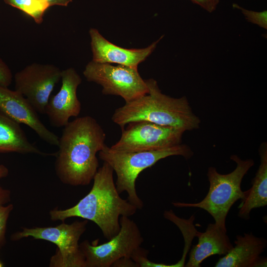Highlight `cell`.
<instances>
[{"instance_id": "6da1fadb", "label": "cell", "mask_w": 267, "mask_h": 267, "mask_svg": "<svg viewBox=\"0 0 267 267\" xmlns=\"http://www.w3.org/2000/svg\"><path fill=\"white\" fill-rule=\"evenodd\" d=\"M106 134L93 117L86 116L69 122L59 138L55 172L60 180L72 186L89 185L96 173V154L105 146Z\"/></svg>"}, {"instance_id": "603a6c76", "label": "cell", "mask_w": 267, "mask_h": 267, "mask_svg": "<svg viewBox=\"0 0 267 267\" xmlns=\"http://www.w3.org/2000/svg\"><path fill=\"white\" fill-rule=\"evenodd\" d=\"M112 267H137L136 264L130 258H121L115 261Z\"/></svg>"}, {"instance_id": "ffe728a7", "label": "cell", "mask_w": 267, "mask_h": 267, "mask_svg": "<svg viewBox=\"0 0 267 267\" xmlns=\"http://www.w3.org/2000/svg\"><path fill=\"white\" fill-rule=\"evenodd\" d=\"M12 75L10 69L0 58V86L8 87L12 82Z\"/></svg>"}, {"instance_id": "52a82bcc", "label": "cell", "mask_w": 267, "mask_h": 267, "mask_svg": "<svg viewBox=\"0 0 267 267\" xmlns=\"http://www.w3.org/2000/svg\"><path fill=\"white\" fill-rule=\"evenodd\" d=\"M83 75L88 81L100 85L103 94L120 96L125 102L148 92L145 81L140 76L137 67L92 60L86 66Z\"/></svg>"}, {"instance_id": "9a60e30c", "label": "cell", "mask_w": 267, "mask_h": 267, "mask_svg": "<svg viewBox=\"0 0 267 267\" xmlns=\"http://www.w3.org/2000/svg\"><path fill=\"white\" fill-rule=\"evenodd\" d=\"M198 243L194 246L189 253L186 267H199L203 261L214 255H225L233 247L230 239L215 223L208 225L205 232L197 235Z\"/></svg>"}, {"instance_id": "7a4b0ae2", "label": "cell", "mask_w": 267, "mask_h": 267, "mask_svg": "<svg viewBox=\"0 0 267 267\" xmlns=\"http://www.w3.org/2000/svg\"><path fill=\"white\" fill-rule=\"evenodd\" d=\"M113 172L112 167L104 162L93 178L90 191L70 208L50 211L51 219L63 222L69 218H82L96 224L107 240L115 236L120 229V218L133 216L137 209L120 196Z\"/></svg>"}, {"instance_id": "cb8c5ba5", "label": "cell", "mask_w": 267, "mask_h": 267, "mask_svg": "<svg viewBox=\"0 0 267 267\" xmlns=\"http://www.w3.org/2000/svg\"><path fill=\"white\" fill-rule=\"evenodd\" d=\"M10 200V192L0 185V206H3Z\"/></svg>"}, {"instance_id": "4fadbf2b", "label": "cell", "mask_w": 267, "mask_h": 267, "mask_svg": "<svg viewBox=\"0 0 267 267\" xmlns=\"http://www.w3.org/2000/svg\"><path fill=\"white\" fill-rule=\"evenodd\" d=\"M92 61L104 63H114L137 67L155 50L164 36L146 47L126 48L115 44L104 38L95 28L89 30Z\"/></svg>"}, {"instance_id": "484cf974", "label": "cell", "mask_w": 267, "mask_h": 267, "mask_svg": "<svg viewBox=\"0 0 267 267\" xmlns=\"http://www.w3.org/2000/svg\"><path fill=\"white\" fill-rule=\"evenodd\" d=\"M8 174V170L3 165H0V178L6 177Z\"/></svg>"}, {"instance_id": "5bb4252c", "label": "cell", "mask_w": 267, "mask_h": 267, "mask_svg": "<svg viewBox=\"0 0 267 267\" xmlns=\"http://www.w3.org/2000/svg\"><path fill=\"white\" fill-rule=\"evenodd\" d=\"M267 240L252 233L238 235L235 246L216 264V267H267L266 257H261L267 246Z\"/></svg>"}, {"instance_id": "e0dca14e", "label": "cell", "mask_w": 267, "mask_h": 267, "mask_svg": "<svg viewBox=\"0 0 267 267\" xmlns=\"http://www.w3.org/2000/svg\"><path fill=\"white\" fill-rule=\"evenodd\" d=\"M0 152L49 155L40 151L28 139L20 124L0 111Z\"/></svg>"}, {"instance_id": "7c38bea8", "label": "cell", "mask_w": 267, "mask_h": 267, "mask_svg": "<svg viewBox=\"0 0 267 267\" xmlns=\"http://www.w3.org/2000/svg\"><path fill=\"white\" fill-rule=\"evenodd\" d=\"M0 111L16 122L30 127L44 141L58 146V137L45 127L33 106L16 90L0 86Z\"/></svg>"}, {"instance_id": "d4e9b609", "label": "cell", "mask_w": 267, "mask_h": 267, "mask_svg": "<svg viewBox=\"0 0 267 267\" xmlns=\"http://www.w3.org/2000/svg\"><path fill=\"white\" fill-rule=\"evenodd\" d=\"M48 6V7L53 5H60L66 6L68 4L72 1V0H43Z\"/></svg>"}, {"instance_id": "277c9868", "label": "cell", "mask_w": 267, "mask_h": 267, "mask_svg": "<svg viewBox=\"0 0 267 267\" xmlns=\"http://www.w3.org/2000/svg\"><path fill=\"white\" fill-rule=\"evenodd\" d=\"M193 155L190 147L181 143L158 150L130 152L116 151L105 145L98 154L99 158L108 163L115 172V185L118 193L127 192L128 200L137 210L142 209L143 206L135 188L136 179L141 172L169 156H181L188 159Z\"/></svg>"}, {"instance_id": "ac0fdd59", "label": "cell", "mask_w": 267, "mask_h": 267, "mask_svg": "<svg viewBox=\"0 0 267 267\" xmlns=\"http://www.w3.org/2000/svg\"><path fill=\"white\" fill-rule=\"evenodd\" d=\"M4 2L17 8L30 16L37 24L43 21V16L49 7L43 0H3Z\"/></svg>"}, {"instance_id": "2e32d148", "label": "cell", "mask_w": 267, "mask_h": 267, "mask_svg": "<svg viewBox=\"0 0 267 267\" xmlns=\"http://www.w3.org/2000/svg\"><path fill=\"white\" fill-rule=\"evenodd\" d=\"M260 164L253 178L251 188L245 191L244 198L238 207V216L248 220L254 209L267 205V144L263 142L259 149Z\"/></svg>"}, {"instance_id": "4316f807", "label": "cell", "mask_w": 267, "mask_h": 267, "mask_svg": "<svg viewBox=\"0 0 267 267\" xmlns=\"http://www.w3.org/2000/svg\"><path fill=\"white\" fill-rule=\"evenodd\" d=\"M2 267V264L0 263V267Z\"/></svg>"}, {"instance_id": "8992f818", "label": "cell", "mask_w": 267, "mask_h": 267, "mask_svg": "<svg viewBox=\"0 0 267 267\" xmlns=\"http://www.w3.org/2000/svg\"><path fill=\"white\" fill-rule=\"evenodd\" d=\"M88 221L63 223L54 227L25 228L14 234V239L32 237L55 244L56 253L50 260L53 267H85V258L79 244V239L86 230Z\"/></svg>"}, {"instance_id": "9c48e42d", "label": "cell", "mask_w": 267, "mask_h": 267, "mask_svg": "<svg viewBox=\"0 0 267 267\" xmlns=\"http://www.w3.org/2000/svg\"><path fill=\"white\" fill-rule=\"evenodd\" d=\"M122 129L119 140L110 147L121 152L154 151L181 143L184 131L146 121L131 122Z\"/></svg>"}, {"instance_id": "30bf717a", "label": "cell", "mask_w": 267, "mask_h": 267, "mask_svg": "<svg viewBox=\"0 0 267 267\" xmlns=\"http://www.w3.org/2000/svg\"><path fill=\"white\" fill-rule=\"evenodd\" d=\"M61 71L52 64L28 65L15 74V90L22 94L37 112L45 114L50 95L61 79Z\"/></svg>"}, {"instance_id": "7402d4cb", "label": "cell", "mask_w": 267, "mask_h": 267, "mask_svg": "<svg viewBox=\"0 0 267 267\" xmlns=\"http://www.w3.org/2000/svg\"><path fill=\"white\" fill-rule=\"evenodd\" d=\"M209 13H212L217 9L221 0H189Z\"/></svg>"}, {"instance_id": "5b68a950", "label": "cell", "mask_w": 267, "mask_h": 267, "mask_svg": "<svg viewBox=\"0 0 267 267\" xmlns=\"http://www.w3.org/2000/svg\"><path fill=\"white\" fill-rule=\"evenodd\" d=\"M230 159L235 162V169L226 174L219 173L216 168L210 167L207 176L209 189L206 196L198 203L172 202L179 208H198L204 210L213 218L215 223L226 232V219L232 205L242 200L245 191L241 184L244 176L254 165L252 159L242 160L236 155H232Z\"/></svg>"}, {"instance_id": "8fae6325", "label": "cell", "mask_w": 267, "mask_h": 267, "mask_svg": "<svg viewBox=\"0 0 267 267\" xmlns=\"http://www.w3.org/2000/svg\"><path fill=\"white\" fill-rule=\"evenodd\" d=\"M62 85L59 91L49 98L45 109L51 126L65 127L71 117H77L81 110V103L77 95L82 79L73 68L61 71Z\"/></svg>"}, {"instance_id": "d6986e66", "label": "cell", "mask_w": 267, "mask_h": 267, "mask_svg": "<svg viewBox=\"0 0 267 267\" xmlns=\"http://www.w3.org/2000/svg\"><path fill=\"white\" fill-rule=\"evenodd\" d=\"M232 6L239 10L249 22L265 30L267 29V11L266 10L261 11L249 10L237 3H233Z\"/></svg>"}, {"instance_id": "44dd1931", "label": "cell", "mask_w": 267, "mask_h": 267, "mask_svg": "<svg viewBox=\"0 0 267 267\" xmlns=\"http://www.w3.org/2000/svg\"><path fill=\"white\" fill-rule=\"evenodd\" d=\"M13 208L12 204L0 206V241L3 237L7 221Z\"/></svg>"}, {"instance_id": "ba28073f", "label": "cell", "mask_w": 267, "mask_h": 267, "mask_svg": "<svg viewBox=\"0 0 267 267\" xmlns=\"http://www.w3.org/2000/svg\"><path fill=\"white\" fill-rule=\"evenodd\" d=\"M118 233L103 244H91L88 240L81 243L80 248L85 258V267H110L118 259L130 258L143 242L136 223L129 217L120 218Z\"/></svg>"}, {"instance_id": "3957f363", "label": "cell", "mask_w": 267, "mask_h": 267, "mask_svg": "<svg viewBox=\"0 0 267 267\" xmlns=\"http://www.w3.org/2000/svg\"><path fill=\"white\" fill-rule=\"evenodd\" d=\"M148 92L116 109L112 121L124 128L128 123L146 121L164 126L192 131L200 120L193 112L186 96L174 98L163 93L153 79L145 80Z\"/></svg>"}]
</instances>
